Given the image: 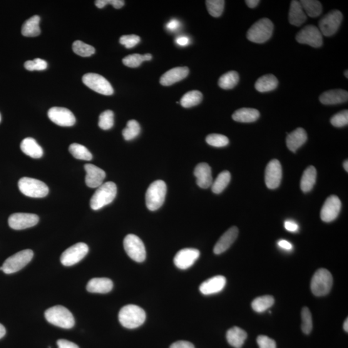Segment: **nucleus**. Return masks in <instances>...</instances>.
I'll return each instance as SVG.
<instances>
[{"mask_svg": "<svg viewBox=\"0 0 348 348\" xmlns=\"http://www.w3.org/2000/svg\"><path fill=\"white\" fill-rule=\"evenodd\" d=\"M146 320V313L138 306L128 304L121 308L119 320L123 327L135 329L141 327Z\"/></svg>", "mask_w": 348, "mask_h": 348, "instance_id": "1", "label": "nucleus"}, {"mask_svg": "<svg viewBox=\"0 0 348 348\" xmlns=\"http://www.w3.org/2000/svg\"><path fill=\"white\" fill-rule=\"evenodd\" d=\"M45 317L51 324L64 329H71L75 324V320L72 313L62 306L49 308L45 312Z\"/></svg>", "mask_w": 348, "mask_h": 348, "instance_id": "2", "label": "nucleus"}, {"mask_svg": "<svg viewBox=\"0 0 348 348\" xmlns=\"http://www.w3.org/2000/svg\"><path fill=\"white\" fill-rule=\"evenodd\" d=\"M117 195V186L113 182L102 184L97 189L91 200V207L98 210L113 202Z\"/></svg>", "mask_w": 348, "mask_h": 348, "instance_id": "3", "label": "nucleus"}, {"mask_svg": "<svg viewBox=\"0 0 348 348\" xmlns=\"http://www.w3.org/2000/svg\"><path fill=\"white\" fill-rule=\"evenodd\" d=\"M166 185L162 180L154 181L146 193V205L149 210L155 211L163 205L166 194Z\"/></svg>", "mask_w": 348, "mask_h": 348, "instance_id": "4", "label": "nucleus"}, {"mask_svg": "<svg viewBox=\"0 0 348 348\" xmlns=\"http://www.w3.org/2000/svg\"><path fill=\"white\" fill-rule=\"evenodd\" d=\"M273 24L268 18H262L256 22L247 32L248 40L256 44H263L272 36Z\"/></svg>", "mask_w": 348, "mask_h": 348, "instance_id": "5", "label": "nucleus"}, {"mask_svg": "<svg viewBox=\"0 0 348 348\" xmlns=\"http://www.w3.org/2000/svg\"><path fill=\"white\" fill-rule=\"evenodd\" d=\"M332 285V273L324 268H320L313 276L311 281V290L315 296L321 297L329 293Z\"/></svg>", "mask_w": 348, "mask_h": 348, "instance_id": "6", "label": "nucleus"}, {"mask_svg": "<svg viewBox=\"0 0 348 348\" xmlns=\"http://www.w3.org/2000/svg\"><path fill=\"white\" fill-rule=\"evenodd\" d=\"M18 187L23 194L34 198L46 197L49 191L46 183L30 178H21L18 182Z\"/></svg>", "mask_w": 348, "mask_h": 348, "instance_id": "7", "label": "nucleus"}, {"mask_svg": "<svg viewBox=\"0 0 348 348\" xmlns=\"http://www.w3.org/2000/svg\"><path fill=\"white\" fill-rule=\"evenodd\" d=\"M34 253L31 250H22L15 253L5 261L2 271L6 274L18 272L31 262Z\"/></svg>", "mask_w": 348, "mask_h": 348, "instance_id": "8", "label": "nucleus"}, {"mask_svg": "<svg viewBox=\"0 0 348 348\" xmlns=\"http://www.w3.org/2000/svg\"><path fill=\"white\" fill-rule=\"evenodd\" d=\"M123 245L126 253L132 259L137 263L145 261L146 256L145 245L138 236L134 234L126 235Z\"/></svg>", "mask_w": 348, "mask_h": 348, "instance_id": "9", "label": "nucleus"}, {"mask_svg": "<svg viewBox=\"0 0 348 348\" xmlns=\"http://www.w3.org/2000/svg\"><path fill=\"white\" fill-rule=\"evenodd\" d=\"M83 83L92 90L105 96L113 95L114 89L107 79L98 74H84L82 78Z\"/></svg>", "mask_w": 348, "mask_h": 348, "instance_id": "10", "label": "nucleus"}, {"mask_svg": "<svg viewBox=\"0 0 348 348\" xmlns=\"http://www.w3.org/2000/svg\"><path fill=\"white\" fill-rule=\"evenodd\" d=\"M342 12L334 10L328 13L319 22V31L325 36H331L336 33L342 21Z\"/></svg>", "mask_w": 348, "mask_h": 348, "instance_id": "11", "label": "nucleus"}, {"mask_svg": "<svg viewBox=\"0 0 348 348\" xmlns=\"http://www.w3.org/2000/svg\"><path fill=\"white\" fill-rule=\"evenodd\" d=\"M88 252L89 247L85 243H77L62 253L61 263L66 267H71L83 259Z\"/></svg>", "mask_w": 348, "mask_h": 348, "instance_id": "12", "label": "nucleus"}, {"mask_svg": "<svg viewBox=\"0 0 348 348\" xmlns=\"http://www.w3.org/2000/svg\"><path fill=\"white\" fill-rule=\"evenodd\" d=\"M296 39L299 44H307L311 47L318 48L323 44V38L321 32L317 27L307 26L298 32Z\"/></svg>", "mask_w": 348, "mask_h": 348, "instance_id": "13", "label": "nucleus"}, {"mask_svg": "<svg viewBox=\"0 0 348 348\" xmlns=\"http://www.w3.org/2000/svg\"><path fill=\"white\" fill-rule=\"evenodd\" d=\"M39 222V217L33 213H16L9 218V225L12 229L20 230L32 227Z\"/></svg>", "mask_w": 348, "mask_h": 348, "instance_id": "14", "label": "nucleus"}, {"mask_svg": "<svg viewBox=\"0 0 348 348\" xmlns=\"http://www.w3.org/2000/svg\"><path fill=\"white\" fill-rule=\"evenodd\" d=\"M282 177V166L279 161L273 160L268 164L265 171V183L270 189H275L279 186Z\"/></svg>", "mask_w": 348, "mask_h": 348, "instance_id": "15", "label": "nucleus"}, {"mask_svg": "<svg viewBox=\"0 0 348 348\" xmlns=\"http://www.w3.org/2000/svg\"><path fill=\"white\" fill-rule=\"evenodd\" d=\"M341 209V201L336 195H331L325 200L320 212V217L325 223L336 220Z\"/></svg>", "mask_w": 348, "mask_h": 348, "instance_id": "16", "label": "nucleus"}, {"mask_svg": "<svg viewBox=\"0 0 348 348\" xmlns=\"http://www.w3.org/2000/svg\"><path fill=\"white\" fill-rule=\"evenodd\" d=\"M49 118L61 126H72L76 123V118L69 109L63 107H52L48 112Z\"/></svg>", "mask_w": 348, "mask_h": 348, "instance_id": "17", "label": "nucleus"}, {"mask_svg": "<svg viewBox=\"0 0 348 348\" xmlns=\"http://www.w3.org/2000/svg\"><path fill=\"white\" fill-rule=\"evenodd\" d=\"M200 252L195 248H185L179 251L173 258L174 264L181 270H186L194 264Z\"/></svg>", "mask_w": 348, "mask_h": 348, "instance_id": "18", "label": "nucleus"}, {"mask_svg": "<svg viewBox=\"0 0 348 348\" xmlns=\"http://www.w3.org/2000/svg\"><path fill=\"white\" fill-rule=\"evenodd\" d=\"M84 170L86 172L85 183L87 186L92 188H98L103 184L106 173L100 168L92 164H86Z\"/></svg>", "mask_w": 348, "mask_h": 348, "instance_id": "19", "label": "nucleus"}, {"mask_svg": "<svg viewBox=\"0 0 348 348\" xmlns=\"http://www.w3.org/2000/svg\"><path fill=\"white\" fill-rule=\"evenodd\" d=\"M226 279L224 276L217 275L208 278L200 287V290L203 295H209L220 293L225 288Z\"/></svg>", "mask_w": 348, "mask_h": 348, "instance_id": "20", "label": "nucleus"}, {"mask_svg": "<svg viewBox=\"0 0 348 348\" xmlns=\"http://www.w3.org/2000/svg\"><path fill=\"white\" fill-rule=\"evenodd\" d=\"M238 230L236 226H232L221 236L217 243L215 244L213 252L216 255H220L231 247L237 238Z\"/></svg>", "mask_w": 348, "mask_h": 348, "instance_id": "21", "label": "nucleus"}, {"mask_svg": "<svg viewBox=\"0 0 348 348\" xmlns=\"http://www.w3.org/2000/svg\"><path fill=\"white\" fill-rule=\"evenodd\" d=\"M194 176L197 178L196 182L200 188L206 189L212 186L213 183L212 170L207 163L198 164L194 170Z\"/></svg>", "mask_w": 348, "mask_h": 348, "instance_id": "22", "label": "nucleus"}, {"mask_svg": "<svg viewBox=\"0 0 348 348\" xmlns=\"http://www.w3.org/2000/svg\"><path fill=\"white\" fill-rule=\"evenodd\" d=\"M189 69L186 67H176L169 70L160 78V83L163 86H170L171 84L183 80L187 77Z\"/></svg>", "mask_w": 348, "mask_h": 348, "instance_id": "23", "label": "nucleus"}, {"mask_svg": "<svg viewBox=\"0 0 348 348\" xmlns=\"http://www.w3.org/2000/svg\"><path fill=\"white\" fill-rule=\"evenodd\" d=\"M347 92L341 89L324 92L319 97V100L321 103L327 105L345 103L347 101Z\"/></svg>", "mask_w": 348, "mask_h": 348, "instance_id": "24", "label": "nucleus"}, {"mask_svg": "<svg viewBox=\"0 0 348 348\" xmlns=\"http://www.w3.org/2000/svg\"><path fill=\"white\" fill-rule=\"evenodd\" d=\"M308 136L307 132L302 128H298L292 133L288 134L287 138V147L290 151L295 153L300 146L307 142Z\"/></svg>", "mask_w": 348, "mask_h": 348, "instance_id": "25", "label": "nucleus"}, {"mask_svg": "<svg viewBox=\"0 0 348 348\" xmlns=\"http://www.w3.org/2000/svg\"><path fill=\"white\" fill-rule=\"evenodd\" d=\"M113 288V282L108 278H94L88 282L86 290L89 292L107 293Z\"/></svg>", "mask_w": 348, "mask_h": 348, "instance_id": "26", "label": "nucleus"}, {"mask_svg": "<svg viewBox=\"0 0 348 348\" xmlns=\"http://www.w3.org/2000/svg\"><path fill=\"white\" fill-rule=\"evenodd\" d=\"M307 16L301 4L298 1H292L289 11V21L292 26L299 27L307 20Z\"/></svg>", "mask_w": 348, "mask_h": 348, "instance_id": "27", "label": "nucleus"}, {"mask_svg": "<svg viewBox=\"0 0 348 348\" xmlns=\"http://www.w3.org/2000/svg\"><path fill=\"white\" fill-rule=\"evenodd\" d=\"M247 336V333L245 330L237 327L230 328L226 333L228 342L235 348H241Z\"/></svg>", "mask_w": 348, "mask_h": 348, "instance_id": "28", "label": "nucleus"}, {"mask_svg": "<svg viewBox=\"0 0 348 348\" xmlns=\"http://www.w3.org/2000/svg\"><path fill=\"white\" fill-rule=\"evenodd\" d=\"M20 147L24 154L32 158H40L44 154L43 149L38 145L36 141L32 138L24 139L22 141Z\"/></svg>", "mask_w": 348, "mask_h": 348, "instance_id": "29", "label": "nucleus"}, {"mask_svg": "<svg viewBox=\"0 0 348 348\" xmlns=\"http://www.w3.org/2000/svg\"><path fill=\"white\" fill-rule=\"evenodd\" d=\"M259 112L254 108H243L233 114V120L240 123H252L259 118Z\"/></svg>", "mask_w": 348, "mask_h": 348, "instance_id": "30", "label": "nucleus"}, {"mask_svg": "<svg viewBox=\"0 0 348 348\" xmlns=\"http://www.w3.org/2000/svg\"><path fill=\"white\" fill-rule=\"evenodd\" d=\"M278 84V81L275 76L272 74H267L257 79L255 87L256 90L260 93H267L277 89Z\"/></svg>", "mask_w": 348, "mask_h": 348, "instance_id": "31", "label": "nucleus"}, {"mask_svg": "<svg viewBox=\"0 0 348 348\" xmlns=\"http://www.w3.org/2000/svg\"><path fill=\"white\" fill-rule=\"evenodd\" d=\"M317 170L313 166H308L303 173L300 181V188L304 192H308L312 190L316 182Z\"/></svg>", "mask_w": 348, "mask_h": 348, "instance_id": "32", "label": "nucleus"}, {"mask_svg": "<svg viewBox=\"0 0 348 348\" xmlns=\"http://www.w3.org/2000/svg\"><path fill=\"white\" fill-rule=\"evenodd\" d=\"M39 21H40V17L37 15L27 19L22 26V35L26 37L39 36L41 33V30L39 28Z\"/></svg>", "mask_w": 348, "mask_h": 348, "instance_id": "33", "label": "nucleus"}, {"mask_svg": "<svg viewBox=\"0 0 348 348\" xmlns=\"http://www.w3.org/2000/svg\"><path fill=\"white\" fill-rule=\"evenodd\" d=\"M303 10L307 16L311 17H316L322 13V7L321 4L316 0H302L300 1Z\"/></svg>", "mask_w": 348, "mask_h": 348, "instance_id": "34", "label": "nucleus"}, {"mask_svg": "<svg viewBox=\"0 0 348 348\" xmlns=\"http://www.w3.org/2000/svg\"><path fill=\"white\" fill-rule=\"evenodd\" d=\"M240 76L237 72L230 71L223 74L219 79V86L225 90H230L237 85Z\"/></svg>", "mask_w": 348, "mask_h": 348, "instance_id": "35", "label": "nucleus"}, {"mask_svg": "<svg viewBox=\"0 0 348 348\" xmlns=\"http://www.w3.org/2000/svg\"><path fill=\"white\" fill-rule=\"evenodd\" d=\"M274 298L271 295H264L253 300L252 307L255 312L263 313L269 309L274 304Z\"/></svg>", "mask_w": 348, "mask_h": 348, "instance_id": "36", "label": "nucleus"}, {"mask_svg": "<svg viewBox=\"0 0 348 348\" xmlns=\"http://www.w3.org/2000/svg\"><path fill=\"white\" fill-rule=\"evenodd\" d=\"M203 99V94L198 91L188 92L182 97L180 101L181 106L184 108H190L198 105Z\"/></svg>", "mask_w": 348, "mask_h": 348, "instance_id": "37", "label": "nucleus"}, {"mask_svg": "<svg viewBox=\"0 0 348 348\" xmlns=\"http://www.w3.org/2000/svg\"><path fill=\"white\" fill-rule=\"evenodd\" d=\"M231 180V174L228 171H223L219 174L214 182L212 185L213 193L219 194L227 187Z\"/></svg>", "mask_w": 348, "mask_h": 348, "instance_id": "38", "label": "nucleus"}, {"mask_svg": "<svg viewBox=\"0 0 348 348\" xmlns=\"http://www.w3.org/2000/svg\"><path fill=\"white\" fill-rule=\"evenodd\" d=\"M153 59V56L150 54H146L141 55L139 54H130L123 59V63L125 66L130 68H136L141 66L143 62L150 61Z\"/></svg>", "mask_w": 348, "mask_h": 348, "instance_id": "39", "label": "nucleus"}, {"mask_svg": "<svg viewBox=\"0 0 348 348\" xmlns=\"http://www.w3.org/2000/svg\"><path fill=\"white\" fill-rule=\"evenodd\" d=\"M70 153L78 160L91 161L93 155L85 146L80 144L73 143L69 146Z\"/></svg>", "mask_w": 348, "mask_h": 348, "instance_id": "40", "label": "nucleus"}, {"mask_svg": "<svg viewBox=\"0 0 348 348\" xmlns=\"http://www.w3.org/2000/svg\"><path fill=\"white\" fill-rule=\"evenodd\" d=\"M141 127L138 121L130 120L126 124V127L122 132L124 139L126 141L133 140L140 134Z\"/></svg>", "mask_w": 348, "mask_h": 348, "instance_id": "41", "label": "nucleus"}, {"mask_svg": "<svg viewBox=\"0 0 348 348\" xmlns=\"http://www.w3.org/2000/svg\"><path fill=\"white\" fill-rule=\"evenodd\" d=\"M73 50L74 53L81 57L91 56L96 52L94 47L79 40L74 42Z\"/></svg>", "mask_w": 348, "mask_h": 348, "instance_id": "42", "label": "nucleus"}, {"mask_svg": "<svg viewBox=\"0 0 348 348\" xmlns=\"http://www.w3.org/2000/svg\"><path fill=\"white\" fill-rule=\"evenodd\" d=\"M225 2L223 0H207L206 1L208 11L211 16L218 17L222 15Z\"/></svg>", "mask_w": 348, "mask_h": 348, "instance_id": "43", "label": "nucleus"}, {"mask_svg": "<svg viewBox=\"0 0 348 348\" xmlns=\"http://www.w3.org/2000/svg\"><path fill=\"white\" fill-rule=\"evenodd\" d=\"M206 143L214 147H224L229 144V139L227 137L221 134H210L206 138Z\"/></svg>", "mask_w": 348, "mask_h": 348, "instance_id": "44", "label": "nucleus"}, {"mask_svg": "<svg viewBox=\"0 0 348 348\" xmlns=\"http://www.w3.org/2000/svg\"><path fill=\"white\" fill-rule=\"evenodd\" d=\"M114 113L112 111H105L99 116L98 125L103 130H109L114 126Z\"/></svg>", "mask_w": 348, "mask_h": 348, "instance_id": "45", "label": "nucleus"}, {"mask_svg": "<svg viewBox=\"0 0 348 348\" xmlns=\"http://www.w3.org/2000/svg\"><path fill=\"white\" fill-rule=\"evenodd\" d=\"M302 330L304 334H310L313 329L312 313L307 307L302 308L301 312Z\"/></svg>", "mask_w": 348, "mask_h": 348, "instance_id": "46", "label": "nucleus"}, {"mask_svg": "<svg viewBox=\"0 0 348 348\" xmlns=\"http://www.w3.org/2000/svg\"><path fill=\"white\" fill-rule=\"evenodd\" d=\"M331 123L335 127L340 128L347 125L348 124L347 110L339 112L331 118Z\"/></svg>", "mask_w": 348, "mask_h": 348, "instance_id": "47", "label": "nucleus"}, {"mask_svg": "<svg viewBox=\"0 0 348 348\" xmlns=\"http://www.w3.org/2000/svg\"><path fill=\"white\" fill-rule=\"evenodd\" d=\"M48 66L47 61L40 58H36L34 60L27 61L25 63L24 67L29 71H44Z\"/></svg>", "mask_w": 348, "mask_h": 348, "instance_id": "48", "label": "nucleus"}, {"mask_svg": "<svg viewBox=\"0 0 348 348\" xmlns=\"http://www.w3.org/2000/svg\"><path fill=\"white\" fill-rule=\"evenodd\" d=\"M140 37L137 35H124L119 39V43L125 46L126 49H132L140 42Z\"/></svg>", "mask_w": 348, "mask_h": 348, "instance_id": "49", "label": "nucleus"}, {"mask_svg": "<svg viewBox=\"0 0 348 348\" xmlns=\"http://www.w3.org/2000/svg\"><path fill=\"white\" fill-rule=\"evenodd\" d=\"M112 5L115 9H121L125 5V2L123 0H97L95 5L99 9L103 8L107 5Z\"/></svg>", "mask_w": 348, "mask_h": 348, "instance_id": "50", "label": "nucleus"}, {"mask_svg": "<svg viewBox=\"0 0 348 348\" xmlns=\"http://www.w3.org/2000/svg\"><path fill=\"white\" fill-rule=\"evenodd\" d=\"M257 342L259 348H277L275 340L266 335H259L257 337Z\"/></svg>", "mask_w": 348, "mask_h": 348, "instance_id": "51", "label": "nucleus"}, {"mask_svg": "<svg viewBox=\"0 0 348 348\" xmlns=\"http://www.w3.org/2000/svg\"><path fill=\"white\" fill-rule=\"evenodd\" d=\"M170 348H195V347L192 343L185 341V340H180V341L173 343Z\"/></svg>", "mask_w": 348, "mask_h": 348, "instance_id": "52", "label": "nucleus"}, {"mask_svg": "<svg viewBox=\"0 0 348 348\" xmlns=\"http://www.w3.org/2000/svg\"><path fill=\"white\" fill-rule=\"evenodd\" d=\"M58 348H79L78 345L66 339H60L57 341Z\"/></svg>", "mask_w": 348, "mask_h": 348, "instance_id": "53", "label": "nucleus"}, {"mask_svg": "<svg viewBox=\"0 0 348 348\" xmlns=\"http://www.w3.org/2000/svg\"><path fill=\"white\" fill-rule=\"evenodd\" d=\"M285 227L286 229L291 232H296L299 230V226L297 224L293 221H286L285 223Z\"/></svg>", "mask_w": 348, "mask_h": 348, "instance_id": "54", "label": "nucleus"}, {"mask_svg": "<svg viewBox=\"0 0 348 348\" xmlns=\"http://www.w3.org/2000/svg\"><path fill=\"white\" fill-rule=\"evenodd\" d=\"M180 22L178 19H172L166 24V29L170 31H175L180 28Z\"/></svg>", "mask_w": 348, "mask_h": 348, "instance_id": "55", "label": "nucleus"}, {"mask_svg": "<svg viewBox=\"0 0 348 348\" xmlns=\"http://www.w3.org/2000/svg\"><path fill=\"white\" fill-rule=\"evenodd\" d=\"M176 42L179 46L185 47L188 46L190 41V39H189L188 37L182 36L178 37V38L176 39Z\"/></svg>", "mask_w": 348, "mask_h": 348, "instance_id": "56", "label": "nucleus"}, {"mask_svg": "<svg viewBox=\"0 0 348 348\" xmlns=\"http://www.w3.org/2000/svg\"><path fill=\"white\" fill-rule=\"evenodd\" d=\"M278 247L282 248L283 250H291L293 248L292 244L286 240H280L278 242Z\"/></svg>", "mask_w": 348, "mask_h": 348, "instance_id": "57", "label": "nucleus"}, {"mask_svg": "<svg viewBox=\"0 0 348 348\" xmlns=\"http://www.w3.org/2000/svg\"><path fill=\"white\" fill-rule=\"evenodd\" d=\"M245 2L247 6L251 9L255 8L260 3L259 0H247Z\"/></svg>", "mask_w": 348, "mask_h": 348, "instance_id": "58", "label": "nucleus"}, {"mask_svg": "<svg viewBox=\"0 0 348 348\" xmlns=\"http://www.w3.org/2000/svg\"><path fill=\"white\" fill-rule=\"evenodd\" d=\"M6 334V328H5L3 325L0 324V339H2V337H4Z\"/></svg>", "mask_w": 348, "mask_h": 348, "instance_id": "59", "label": "nucleus"}, {"mask_svg": "<svg viewBox=\"0 0 348 348\" xmlns=\"http://www.w3.org/2000/svg\"><path fill=\"white\" fill-rule=\"evenodd\" d=\"M343 328H344V330L345 332H348V320L347 318L346 319H345L344 325H343Z\"/></svg>", "mask_w": 348, "mask_h": 348, "instance_id": "60", "label": "nucleus"}, {"mask_svg": "<svg viewBox=\"0 0 348 348\" xmlns=\"http://www.w3.org/2000/svg\"><path fill=\"white\" fill-rule=\"evenodd\" d=\"M343 166H344V170L346 171H348V161H347V160L344 161V164H343Z\"/></svg>", "mask_w": 348, "mask_h": 348, "instance_id": "61", "label": "nucleus"}, {"mask_svg": "<svg viewBox=\"0 0 348 348\" xmlns=\"http://www.w3.org/2000/svg\"><path fill=\"white\" fill-rule=\"evenodd\" d=\"M347 73H348V71H347V70H346V71H345V73H344V76L345 77H346V78H348Z\"/></svg>", "mask_w": 348, "mask_h": 348, "instance_id": "62", "label": "nucleus"}, {"mask_svg": "<svg viewBox=\"0 0 348 348\" xmlns=\"http://www.w3.org/2000/svg\"><path fill=\"white\" fill-rule=\"evenodd\" d=\"M1 119H2V117H1V114H0V121H1Z\"/></svg>", "mask_w": 348, "mask_h": 348, "instance_id": "63", "label": "nucleus"}]
</instances>
